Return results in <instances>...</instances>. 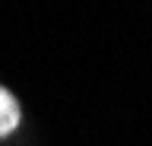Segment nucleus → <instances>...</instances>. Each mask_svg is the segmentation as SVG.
Here are the masks:
<instances>
[{
  "label": "nucleus",
  "instance_id": "nucleus-1",
  "mask_svg": "<svg viewBox=\"0 0 152 146\" xmlns=\"http://www.w3.org/2000/svg\"><path fill=\"white\" fill-rule=\"evenodd\" d=\"M19 127V102L0 86V136L13 134Z\"/></svg>",
  "mask_w": 152,
  "mask_h": 146
}]
</instances>
